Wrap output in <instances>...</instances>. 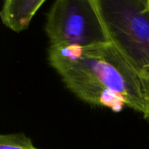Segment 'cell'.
Returning a JSON list of instances; mask_svg holds the SVG:
<instances>
[{
	"label": "cell",
	"instance_id": "cell-4",
	"mask_svg": "<svg viewBox=\"0 0 149 149\" xmlns=\"http://www.w3.org/2000/svg\"><path fill=\"white\" fill-rule=\"evenodd\" d=\"M46 0H4L1 18L6 27L14 32L23 31Z\"/></svg>",
	"mask_w": 149,
	"mask_h": 149
},
{
	"label": "cell",
	"instance_id": "cell-3",
	"mask_svg": "<svg viewBox=\"0 0 149 149\" xmlns=\"http://www.w3.org/2000/svg\"><path fill=\"white\" fill-rule=\"evenodd\" d=\"M45 31L49 47H92L110 42L91 0H55Z\"/></svg>",
	"mask_w": 149,
	"mask_h": 149
},
{
	"label": "cell",
	"instance_id": "cell-2",
	"mask_svg": "<svg viewBox=\"0 0 149 149\" xmlns=\"http://www.w3.org/2000/svg\"><path fill=\"white\" fill-rule=\"evenodd\" d=\"M110 42L138 77L149 122V0H91Z\"/></svg>",
	"mask_w": 149,
	"mask_h": 149
},
{
	"label": "cell",
	"instance_id": "cell-1",
	"mask_svg": "<svg viewBox=\"0 0 149 149\" xmlns=\"http://www.w3.org/2000/svg\"><path fill=\"white\" fill-rule=\"evenodd\" d=\"M48 59L68 90L93 106L146 113L138 77L111 42L92 47H49Z\"/></svg>",
	"mask_w": 149,
	"mask_h": 149
},
{
	"label": "cell",
	"instance_id": "cell-5",
	"mask_svg": "<svg viewBox=\"0 0 149 149\" xmlns=\"http://www.w3.org/2000/svg\"><path fill=\"white\" fill-rule=\"evenodd\" d=\"M0 149H40L33 145L30 138L23 133L1 134Z\"/></svg>",
	"mask_w": 149,
	"mask_h": 149
}]
</instances>
